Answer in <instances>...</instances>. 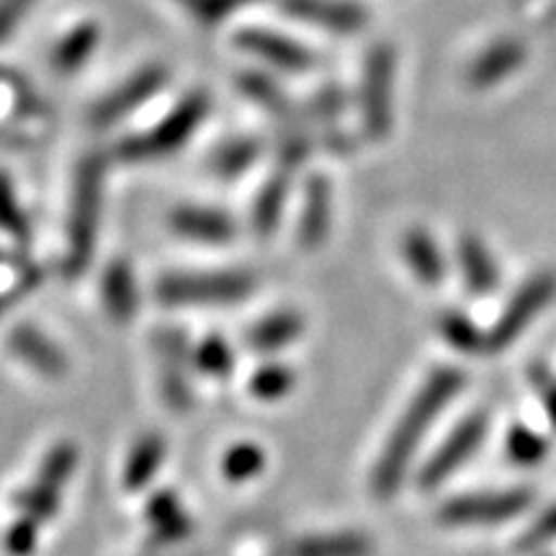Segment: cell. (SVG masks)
<instances>
[{"instance_id": "6da1fadb", "label": "cell", "mask_w": 556, "mask_h": 556, "mask_svg": "<svg viewBox=\"0 0 556 556\" xmlns=\"http://www.w3.org/2000/svg\"><path fill=\"white\" fill-rule=\"evenodd\" d=\"M464 374L458 368L441 366L417 389L415 400L409 402L405 415L400 417L392 435L387 438L377 467L371 471V490L379 500H392L405 482L415 451L420 448L428 428L441 417L451 400L458 397L464 389Z\"/></svg>"}, {"instance_id": "7a4b0ae2", "label": "cell", "mask_w": 556, "mask_h": 556, "mask_svg": "<svg viewBox=\"0 0 556 556\" xmlns=\"http://www.w3.org/2000/svg\"><path fill=\"white\" fill-rule=\"evenodd\" d=\"M103 178H106V165H103L101 155H88L83 160L78 176H75L73 206H70L67 255H65L67 276H80L83 270L90 266V258H93L96 253Z\"/></svg>"}, {"instance_id": "3957f363", "label": "cell", "mask_w": 556, "mask_h": 556, "mask_svg": "<svg viewBox=\"0 0 556 556\" xmlns=\"http://www.w3.org/2000/svg\"><path fill=\"white\" fill-rule=\"evenodd\" d=\"M208 114V96L206 93H191L178 103L176 109L157 124L155 129H150L148 135H137L124 139L116 148V155L122 160H152L163 157L184 148L189 142L193 131L199 129V124L204 122Z\"/></svg>"}, {"instance_id": "277c9868", "label": "cell", "mask_w": 556, "mask_h": 556, "mask_svg": "<svg viewBox=\"0 0 556 556\" xmlns=\"http://www.w3.org/2000/svg\"><path fill=\"white\" fill-rule=\"evenodd\" d=\"M394 73L397 58L389 45H377L366 54L361 75V119L371 139H384L394 124Z\"/></svg>"}, {"instance_id": "5b68a950", "label": "cell", "mask_w": 556, "mask_h": 556, "mask_svg": "<svg viewBox=\"0 0 556 556\" xmlns=\"http://www.w3.org/2000/svg\"><path fill=\"white\" fill-rule=\"evenodd\" d=\"M253 276L227 274H168L157 281L155 294L165 304H235L253 294Z\"/></svg>"}, {"instance_id": "8992f818", "label": "cell", "mask_w": 556, "mask_h": 556, "mask_svg": "<svg viewBox=\"0 0 556 556\" xmlns=\"http://www.w3.org/2000/svg\"><path fill=\"white\" fill-rule=\"evenodd\" d=\"M75 467H78V446L73 441H60L58 446H52L50 454L41 462L34 482L21 492V516L37 520L39 526L52 520L54 513L60 510L62 492H65Z\"/></svg>"}, {"instance_id": "52a82bcc", "label": "cell", "mask_w": 556, "mask_h": 556, "mask_svg": "<svg viewBox=\"0 0 556 556\" xmlns=\"http://www.w3.org/2000/svg\"><path fill=\"white\" fill-rule=\"evenodd\" d=\"M531 505V492L528 490H497V492H477V495H462L448 500L438 510V520L451 528H471V526H500L513 520Z\"/></svg>"}, {"instance_id": "ba28073f", "label": "cell", "mask_w": 556, "mask_h": 556, "mask_svg": "<svg viewBox=\"0 0 556 556\" xmlns=\"http://www.w3.org/2000/svg\"><path fill=\"white\" fill-rule=\"evenodd\" d=\"M556 294V278L552 274H536L533 278L520 287L513 294L510 302L505 304L503 315L497 317V323L492 325V330L486 332V353L505 351L507 345L516 343L523 336L528 325L536 319L552 296Z\"/></svg>"}, {"instance_id": "9c48e42d", "label": "cell", "mask_w": 556, "mask_h": 556, "mask_svg": "<svg viewBox=\"0 0 556 556\" xmlns=\"http://www.w3.org/2000/svg\"><path fill=\"white\" fill-rule=\"evenodd\" d=\"M486 428H490V417L486 413H475L467 420H462L454 428L446 441L435 448V454L422 464L420 475H417V484L422 490H435L443 482H448L471 456L477 454V448L484 443Z\"/></svg>"}, {"instance_id": "30bf717a", "label": "cell", "mask_w": 556, "mask_h": 556, "mask_svg": "<svg viewBox=\"0 0 556 556\" xmlns=\"http://www.w3.org/2000/svg\"><path fill=\"white\" fill-rule=\"evenodd\" d=\"M157 356H160V389L163 400L168 402L176 413H189L193 405L191 392V366L193 353L189 351V340L176 328L163 330L157 336Z\"/></svg>"}, {"instance_id": "8fae6325", "label": "cell", "mask_w": 556, "mask_h": 556, "mask_svg": "<svg viewBox=\"0 0 556 556\" xmlns=\"http://www.w3.org/2000/svg\"><path fill=\"white\" fill-rule=\"evenodd\" d=\"M165 83H168V70L163 65L142 67L139 73L131 75L127 83H122L119 88L111 90L106 99L93 109V124L96 127H109V124L119 122L122 116L131 114V111L142 106L144 101H150Z\"/></svg>"}, {"instance_id": "7c38bea8", "label": "cell", "mask_w": 556, "mask_h": 556, "mask_svg": "<svg viewBox=\"0 0 556 556\" xmlns=\"http://www.w3.org/2000/svg\"><path fill=\"white\" fill-rule=\"evenodd\" d=\"M281 9L317 29L356 34L366 26V11L351 0H281Z\"/></svg>"}, {"instance_id": "4fadbf2b", "label": "cell", "mask_w": 556, "mask_h": 556, "mask_svg": "<svg viewBox=\"0 0 556 556\" xmlns=\"http://www.w3.org/2000/svg\"><path fill=\"white\" fill-rule=\"evenodd\" d=\"M9 351L18 361H24L34 374L41 379H62L67 374V356L65 351L45 336V332L34 328V325H16L9 332Z\"/></svg>"}, {"instance_id": "5bb4252c", "label": "cell", "mask_w": 556, "mask_h": 556, "mask_svg": "<svg viewBox=\"0 0 556 556\" xmlns=\"http://www.w3.org/2000/svg\"><path fill=\"white\" fill-rule=\"evenodd\" d=\"M238 45L242 50L253 52L255 58L276 65L278 70H287V73H307V70L315 67V54L276 31H263V29L240 31Z\"/></svg>"}, {"instance_id": "9a60e30c", "label": "cell", "mask_w": 556, "mask_h": 556, "mask_svg": "<svg viewBox=\"0 0 556 556\" xmlns=\"http://www.w3.org/2000/svg\"><path fill=\"white\" fill-rule=\"evenodd\" d=\"M332 225V186L328 178L312 176L307 180L302 201V214H299L296 240L304 250H317L328 240Z\"/></svg>"}, {"instance_id": "2e32d148", "label": "cell", "mask_w": 556, "mask_h": 556, "mask_svg": "<svg viewBox=\"0 0 556 556\" xmlns=\"http://www.w3.org/2000/svg\"><path fill=\"white\" fill-rule=\"evenodd\" d=\"M526 62V47L518 39H500L490 45L467 70L469 88L484 90L497 86Z\"/></svg>"}, {"instance_id": "e0dca14e", "label": "cell", "mask_w": 556, "mask_h": 556, "mask_svg": "<svg viewBox=\"0 0 556 556\" xmlns=\"http://www.w3.org/2000/svg\"><path fill=\"white\" fill-rule=\"evenodd\" d=\"M173 232L184 235V238L206 242V245H225L235 238L238 227L227 214L217 208H201V206H180L170 214Z\"/></svg>"}, {"instance_id": "ac0fdd59", "label": "cell", "mask_w": 556, "mask_h": 556, "mask_svg": "<svg viewBox=\"0 0 556 556\" xmlns=\"http://www.w3.org/2000/svg\"><path fill=\"white\" fill-rule=\"evenodd\" d=\"M101 299L106 315L114 323H129L137 315L139 307V294H137V281L135 270L127 261H114L109 263V268L101 276Z\"/></svg>"}, {"instance_id": "d6986e66", "label": "cell", "mask_w": 556, "mask_h": 556, "mask_svg": "<svg viewBox=\"0 0 556 556\" xmlns=\"http://www.w3.org/2000/svg\"><path fill=\"white\" fill-rule=\"evenodd\" d=\"M458 266H462L464 283H467L471 294L484 296L497 289L500 268L495 258H492L490 248L477 235H464L458 240Z\"/></svg>"}, {"instance_id": "ffe728a7", "label": "cell", "mask_w": 556, "mask_h": 556, "mask_svg": "<svg viewBox=\"0 0 556 556\" xmlns=\"http://www.w3.org/2000/svg\"><path fill=\"white\" fill-rule=\"evenodd\" d=\"M144 518L152 528V536L163 541V544H176V541H184L193 531L189 513H186L184 503L173 490L155 492L148 507H144Z\"/></svg>"}, {"instance_id": "44dd1931", "label": "cell", "mask_w": 556, "mask_h": 556, "mask_svg": "<svg viewBox=\"0 0 556 556\" xmlns=\"http://www.w3.org/2000/svg\"><path fill=\"white\" fill-rule=\"evenodd\" d=\"M165 454H168V443L160 433H144L137 438V443L131 446L127 462L122 469V484L127 492L144 490L152 479H155L157 469L163 467Z\"/></svg>"}, {"instance_id": "7402d4cb", "label": "cell", "mask_w": 556, "mask_h": 556, "mask_svg": "<svg viewBox=\"0 0 556 556\" xmlns=\"http://www.w3.org/2000/svg\"><path fill=\"white\" fill-rule=\"evenodd\" d=\"M304 332V317L294 309H278L266 315L245 332V343L255 353H276L296 343Z\"/></svg>"}, {"instance_id": "603a6c76", "label": "cell", "mask_w": 556, "mask_h": 556, "mask_svg": "<svg viewBox=\"0 0 556 556\" xmlns=\"http://www.w3.org/2000/svg\"><path fill=\"white\" fill-rule=\"evenodd\" d=\"M287 556H374V541L361 531L317 533L291 541Z\"/></svg>"}, {"instance_id": "cb8c5ba5", "label": "cell", "mask_w": 556, "mask_h": 556, "mask_svg": "<svg viewBox=\"0 0 556 556\" xmlns=\"http://www.w3.org/2000/svg\"><path fill=\"white\" fill-rule=\"evenodd\" d=\"M402 255H405L417 281L426 283V287H438L446 276V261H443L441 248L426 229H409L402 240Z\"/></svg>"}, {"instance_id": "d4e9b609", "label": "cell", "mask_w": 556, "mask_h": 556, "mask_svg": "<svg viewBox=\"0 0 556 556\" xmlns=\"http://www.w3.org/2000/svg\"><path fill=\"white\" fill-rule=\"evenodd\" d=\"M101 41V29L93 21H83L67 34L65 39L58 41V47L52 50V70L60 75H73L86 65L90 54L96 52Z\"/></svg>"}, {"instance_id": "484cf974", "label": "cell", "mask_w": 556, "mask_h": 556, "mask_svg": "<svg viewBox=\"0 0 556 556\" xmlns=\"http://www.w3.org/2000/svg\"><path fill=\"white\" fill-rule=\"evenodd\" d=\"M289 180H291V173L278 168L276 176H270L266 180V186L261 189L258 199H255L253 227L261 238L274 235L278 222H281L283 204H287V193H289Z\"/></svg>"}, {"instance_id": "4316f807", "label": "cell", "mask_w": 556, "mask_h": 556, "mask_svg": "<svg viewBox=\"0 0 556 556\" xmlns=\"http://www.w3.org/2000/svg\"><path fill=\"white\" fill-rule=\"evenodd\" d=\"M240 88L242 93L250 96L258 106H263L268 114H274L276 119L294 124L296 122V111L291 106L289 96L283 93L281 88L276 86L274 80H268L266 75L261 73H242L240 75Z\"/></svg>"}, {"instance_id": "83f0119b", "label": "cell", "mask_w": 556, "mask_h": 556, "mask_svg": "<svg viewBox=\"0 0 556 556\" xmlns=\"http://www.w3.org/2000/svg\"><path fill=\"white\" fill-rule=\"evenodd\" d=\"M266 464H268V456L258 443L242 441V443H235L232 448H227V454L222 456L219 471L227 482L242 484L258 477L261 471L266 469Z\"/></svg>"}, {"instance_id": "f1b7e54d", "label": "cell", "mask_w": 556, "mask_h": 556, "mask_svg": "<svg viewBox=\"0 0 556 556\" xmlns=\"http://www.w3.org/2000/svg\"><path fill=\"white\" fill-rule=\"evenodd\" d=\"M438 330L446 338L448 345H454L462 353H486V332L479 330V325L469 315L458 309H446L438 317Z\"/></svg>"}, {"instance_id": "f546056e", "label": "cell", "mask_w": 556, "mask_h": 556, "mask_svg": "<svg viewBox=\"0 0 556 556\" xmlns=\"http://www.w3.org/2000/svg\"><path fill=\"white\" fill-rule=\"evenodd\" d=\"M296 387V371L281 361H268L250 377V394L263 402H278L289 397Z\"/></svg>"}, {"instance_id": "4dcf8cb0", "label": "cell", "mask_w": 556, "mask_h": 556, "mask_svg": "<svg viewBox=\"0 0 556 556\" xmlns=\"http://www.w3.org/2000/svg\"><path fill=\"white\" fill-rule=\"evenodd\" d=\"M193 366L208 379H227L235 371V351L227 338L206 336L193 348Z\"/></svg>"}, {"instance_id": "1f68e13d", "label": "cell", "mask_w": 556, "mask_h": 556, "mask_svg": "<svg viewBox=\"0 0 556 556\" xmlns=\"http://www.w3.org/2000/svg\"><path fill=\"white\" fill-rule=\"evenodd\" d=\"M261 157L258 139H235V142L222 144L212 157V170L222 178H238L245 173L255 160Z\"/></svg>"}, {"instance_id": "d6a6232c", "label": "cell", "mask_w": 556, "mask_h": 556, "mask_svg": "<svg viewBox=\"0 0 556 556\" xmlns=\"http://www.w3.org/2000/svg\"><path fill=\"white\" fill-rule=\"evenodd\" d=\"M505 451H507V458H510L513 464H518V467H533V464L544 462L546 458L548 443L546 438L536 433L533 428L516 426L510 433H507Z\"/></svg>"}, {"instance_id": "836d02e7", "label": "cell", "mask_w": 556, "mask_h": 556, "mask_svg": "<svg viewBox=\"0 0 556 556\" xmlns=\"http://www.w3.org/2000/svg\"><path fill=\"white\" fill-rule=\"evenodd\" d=\"M0 229L5 235H11L13 240L29 242L31 240V227L26 219L24 208L18 206L16 193H13V184L5 173H0Z\"/></svg>"}, {"instance_id": "e575fe53", "label": "cell", "mask_w": 556, "mask_h": 556, "mask_svg": "<svg viewBox=\"0 0 556 556\" xmlns=\"http://www.w3.org/2000/svg\"><path fill=\"white\" fill-rule=\"evenodd\" d=\"M556 541V505L548 507V510L539 520H533L531 526L526 528L523 536L518 541V552L533 554L539 548H544Z\"/></svg>"}, {"instance_id": "d590c367", "label": "cell", "mask_w": 556, "mask_h": 556, "mask_svg": "<svg viewBox=\"0 0 556 556\" xmlns=\"http://www.w3.org/2000/svg\"><path fill=\"white\" fill-rule=\"evenodd\" d=\"M39 544V523L31 518L18 516L5 531V552L11 556H31Z\"/></svg>"}, {"instance_id": "8d00e7d4", "label": "cell", "mask_w": 556, "mask_h": 556, "mask_svg": "<svg viewBox=\"0 0 556 556\" xmlns=\"http://www.w3.org/2000/svg\"><path fill=\"white\" fill-rule=\"evenodd\" d=\"M312 152V139L304 135V131L291 129L281 137V144H278V168L281 170H296L299 165L307 160Z\"/></svg>"}, {"instance_id": "74e56055", "label": "cell", "mask_w": 556, "mask_h": 556, "mask_svg": "<svg viewBox=\"0 0 556 556\" xmlns=\"http://www.w3.org/2000/svg\"><path fill=\"white\" fill-rule=\"evenodd\" d=\"M3 80H5V86L13 90V96H16V106H18L21 114H26V116H47V114H50V109H47L45 99H39V96L34 93V88L24 78H18L16 73H9V70H3Z\"/></svg>"}, {"instance_id": "f35d334b", "label": "cell", "mask_w": 556, "mask_h": 556, "mask_svg": "<svg viewBox=\"0 0 556 556\" xmlns=\"http://www.w3.org/2000/svg\"><path fill=\"white\" fill-rule=\"evenodd\" d=\"M255 3V0H199L193 5V16L199 18V24L204 26H217L219 21H225L227 16H232L235 11L242 9V5Z\"/></svg>"}, {"instance_id": "ab89813d", "label": "cell", "mask_w": 556, "mask_h": 556, "mask_svg": "<svg viewBox=\"0 0 556 556\" xmlns=\"http://www.w3.org/2000/svg\"><path fill=\"white\" fill-rule=\"evenodd\" d=\"M309 109L317 119H336L340 111L345 109L343 90H340L338 86H325L323 90H317V93L312 96Z\"/></svg>"}, {"instance_id": "60d3db41", "label": "cell", "mask_w": 556, "mask_h": 556, "mask_svg": "<svg viewBox=\"0 0 556 556\" xmlns=\"http://www.w3.org/2000/svg\"><path fill=\"white\" fill-rule=\"evenodd\" d=\"M37 0H0V45L16 31L26 13L34 9Z\"/></svg>"}, {"instance_id": "b9f144b4", "label": "cell", "mask_w": 556, "mask_h": 556, "mask_svg": "<svg viewBox=\"0 0 556 556\" xmlns=\"http://www.w3.org/2000/svg\"><path fill=\"white\" fill-rule=\"evenodd\" d=\"M533 381H536L541 394H544V407L548 413V420L556 428V379L546 374V368H539V374H533Z\"/></svg>"}, {"instance_id": "7bdbcfd3", "label": "cell", "mask_w": 556, "mask_h": 556, "mask_svg": "<svg viewBox=\"0 0 556 556\" xmlns=\"http://www.w3.org/2000/svg\"><path fill=\"white\" fill-rule=\"evenodd\" d=\"M0 148H5V150H26V148H31V139L24 137V135H18V131H13V129L0 127Z\"/></svg>"}, {"instance_id": "ee69618b", "label": "cell", "mask_w": 556, "mask_h": 556, "mask_svg": "<svg viewBox=\"0 0 556 556\" xmlns=\"http://www.w3.org/2000/svg\"><path fill=\"white\" fill-rule=\"evenodd\" d=\"M9 302H11V296H0V315H3V309L9 307Z\"/></svg>"}, {"instance_id": "f6af8a7d", "label": "cell", "mask_w": 556, "mask_h": 556, "mask_svg": "<svg viewBox=\"0 0 556 556\" xmlns=\"http://www.w3.org/2000/svg\"><path fill=\"white\" fill-rule=\"evenodd\" d=\"M180 3H184V5H189V9H193V5H197L199 0H180Z\"/></svg>"}, {"instance_id": "bcb514c9", "label": "cell", "mask_w": 556, "mask_h": 556, "mask_svg": "<svg viewBox=\"0 0 556 556\" xmlns=\"http://www.w3.org/2000/svg\"><path fill=\"white\" fill-rule=\"evenodd\" d=\"M0 80H3V70H0Z\"/></svg>"}, {"instance_id": "7dc6e473", "label": "cell", "mask_w": 556, "mask_h": 556, "mask_svg": "<svg viewBox=\"0 0 556 556\" xmlns=\"http://www.w3.org/2000/svg\"><path fill=\"white\" fill-rule=\"evenodd\" d=\"M0 263H3V253H0Z\"/></svg>"}]
</instances>
